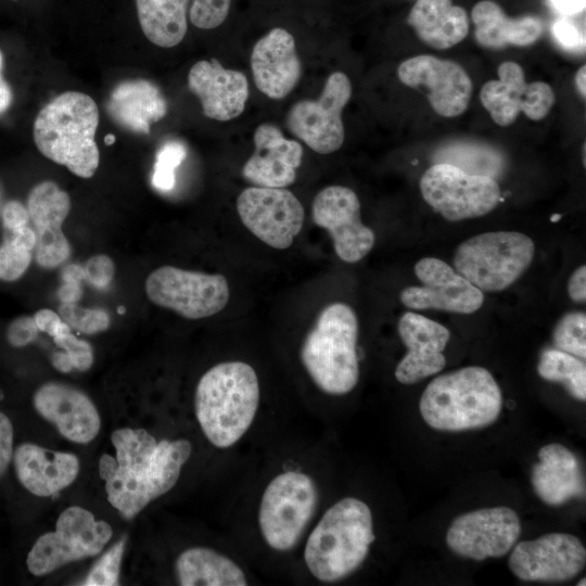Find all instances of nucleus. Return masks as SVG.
Masks as SVG:
<instances>
[{"mask_svg": "<svg viewBox=\"0 0 586 586\" xmlns=\"http://www.w3.org/2000/svg\"><path fill=\"white\" fill-rule=\"evenodd\" d=\"M111 442L115 457L101 456L99 474L109 502L127 520L176 485L192 453L188 440L156 441L144 429H117Z\"/></svg>", "mask_w": 586, "mask_h": 586, "instance_id": "1", "label": "nucleus"}, {"mask_svg": "<svg viewBox=\"0 0 586 586\" xmlns=\"http://www.w3.org/2000/svg\"><path fill=\"white\" fill-rule=\"evenodd\" d=\"M258 405V378L244 361L213 366L195 388L196 419L205 437L218 448L234 445L246 433Z\"/></svg>", "mask_w": 586, "mask_h": 586, "instance_id": "2", "label": "nucleus"}, {"mask_svg": "<svg viewBox=\"0 0 586 586\" xmlns=\"http://www.w3.org/2000/svg\"><path fill=\"white\" fill-rule=\"evenodd\" d=\"M98 125L99 110L91 97L78 91L63 92L38 113L34 141L47 158L80 178H91L100 161L94 140Z\"/></svg>", "mask_w": 586, "mask_h": 586, "instance_id": "3", "label": "nucleus"}, {"mask_svg": "<svg viewBox=\"0 0 586 586\" xmlns=\"http://www.w3.org/2000/svg\"><path fill=\"white\" fill-rule=\"evenodd\" d=\"M374 538L368 505L345 497L324 512L310 533L304 550L306 566L320 582L343 579L364 563Z\"/></svg>", "mask_w": 586, "mask_h": 586, "instance_id": "4", "label": "nucleus"}, {"mask_svg": "<svg viewBox=\"0 0 586 586\" xmlns=\"http://www.w3.org/2000/svg\"><path fill=\"white\" fill-rule=\"evenodd\" d=\"M501 408L500 387L492 373L479 366L436 377L419 403L423 420L435 430L448 432L489 425L497 420Z\"/></svg>", "mask_w": 586, "mask_h": 586, "instance_id": "5", "label": "nucleus"}, {"mask_svg": "<svg viewBox=\"0 0 586 586\" xmlns=\"http://www.w3.org/2000/svg\"><path fill=\"white\" fill-rule=\"evenodd\" d=\"M358 321L344 303L326 306L301 347V360L313 382L330 395L349 393L359 379Z\"/></svg>", "mask_w": 586, "mask_h": 586, "instance_id": "6", "label": "nucleus"}, {"mask_svg": "<svg viewBox=\"0 0 586 586\" xmlns=\"http://www.w3.org/2000/svg\"><path fill=\"white\" fill-rule=\"evenodd\" d=\"M533 240L522 232L491 231L463 241L454 257L455 270L486 292L509 288L528 268Z\"/></svg>", "mask_w": 586, "mask_h": 586, "instance_id": "7", "label": "nucleus"}, {"mask_svg": "<svg viewBox=\"0 0 586 586\" xmlns=\"http://www.w3.org/2000/svg\"><path fill=\"white\" fill-rule=\"evenodd\" d=\"M318 489L306 473L286 471L275 476L265 488L258 524L266 544L278 551L292 549L315 514Z\"/></svg>", "mask_w": 586, "mask_h": 586, "instance_id": "8", "label": "nucleus"}, {"mask_svg": "<svg viewBox=\"0 0 586 586\" xmlns=\"http://www.w3.org/2000/svg\"><path fill=\"white\" fill-rule=\"evenodd\" d=\"M109 523L95 520L92 512L78 506L66 508L58 518L55 531L37 538L26 564L35 576L85 558L99 555L112 538Z\"/></svg>", "mask_w": 586, "mask_h": 586, "instance_id": "9", "label": "nucleus"}, {"mask_svg": "<svg viewBox=\"0 0 586 586\" xmlns=\"http://www.w3.org/2000/svg\"><path fill=\"white\" fill-rule=\"evenodd\" d=\"M145 293L155 305L187 319H202L221 311L230 296L227 279L220 273L162 266L145 280Z\"/></svg>", "mask_w": 586, "mask_h": 586, "instance_id": "10", "label": "nucleus"}, {"mask_svg": "<svg viewBox=\"0 0 586 586\" xmlns=\"http://www.w3.org/2000/svg\"><path fill=\"white\" fill-rule=\"evenodd\" d=\"M420 190L424 201L449 221L486 215L500 200L495 179L468 174L447 163H435L426 169Z\"/></svg>", "mask_w": 586, "mask_h": 586, "instance_id": "11", "label": "nucleus"}, {"mask_svg": "<svg viewBox=\"0 0 586 586\" xmlns=\"http://www.w3.org/2000/svg\"><path fill=\"white\" fill-rule=\"evenodd\" d=\"M352 95V85L342 72L332 73L317 100H301L288 112V129L320 154L337 151L344 142L342 111Z\"/></svg>", "mask_w": 586, "mask_h": 586, "instance_id": "12", "label": "nucleus"}, {"mask_svg": "<svg viewBox=\"0 0 586 586\" xmlns=\"http://www.w3.org/2000/svg\"><path fill=\"white\" fill-rule=\"evenodd\" d=\"M237 211L257 239L277 250L292 245L305 217L300 200L284 188L250 187L238 196Z\"/></svg>", "mask_w": 586, "mask_h": 586, "instance_id": "13", "label": "nucleus"}, {"mask_svg": "<svg viewBox=\"0 0 586 586\" xmlns=\"http://www.w3.org/2000/svg\"><path fill=\"white\" fill-rule=\"evenodd\" d=\"M520 534L521 523L515 511L493 507L457 517L447 531L446 543L455 553L482 561L507 555Z\"/></svg>", "mask_w": 586, "mask_h": 586, "instance_id": "14", "label": "nucleus"}, {"mask_svg": "<svg viewBox=\"0 0 586 586\" xmlns=\"http://www.w3.org/2000/svg\"><path fill=\"white\" fill-rule=\"evenodd\" d=\"M314 222L326 229L336 255L346 263H356L373 247L375 235L360 219L357 194L343 186H329L313 201Z\"/></svg>", "mask_w": 586, "mask_h": 586, "instance_id": "15", "label": "nucleus"}, {"mask_svg": "<svg viewBox=\"0 0 586 586\" xmlns=\"http://www.w3.org/2000/svg\"><path fill=\"white\" fill-rule=\"evenodd\" d=\"M498 80H489L480 91V100L493 120L507 127L520 112L532 120L547 116L555 103L552 88L545 81H525L524 72L515 62L499 65Z\"/></svg>", "mask_w": 586, "mask_h": 586, "instance_id": "16", "label": "nucleus"}, {"mask_svg": "<svg viewBox=\"0 0 586 586\" xmlns=\"http://www.w3.org/2000/svg\"><path fill=\"white\" fill-rule=\"evenodd\" d=\"M415 273L422 286H408L400 292V302L407 308H432L467 315L475 313L483 305V291L442 259L421 258L415 265Z\"/></svg>", "mask_w": 586, "mask_h": 586, "instance_id": "17", "label": "nucleus"}, {"mask_svg": "<svg viewBox=\"0 0 586 586\" xmlns=\"http://www.w3.org/2000/svg\"><path fill=\"white\" fill-rule=\"evenodd\" d=\"M508 563L511 572L522 581L562 582L584 569L586 550L574 535L550 533L519 543Z\"/></svg>", "mask_w": 586, "mask_h": 586, "instance_id": "18", "label": "nucleus"}, {"mask_svg": "<svg viewBox=\"0 0 586 586\" xmlns=\"http://www.w3.org/2000/svg\"><path fill=\"white\" fill-rule=\"evenodd\" d=\"M397 75L404 85L425 90L432 109L443 117L459 116L468 109L472 81L454 61L416 55L400 63Z\"/></svg>", "mask_w": 586, "mask_h": 586, "instance_id": "19", "label": "nucleus"}, {"mask_svg": "<svg viewBox=\"0 0 586 586\" xmlns=\"http://www.w3.org/2000/svg\"><path fill=\"white\" fill-rule=\"evenodd\" d=\"M36 235L35 257L42 268H55L71 254L62 224L71 209V199L53 181H42L29 192L26 205Z\"/></svg>", "mask_w": 586, "mask_h": 586, "instance_id": "20", "label": "nucleus"}, {"mask_svg": "<svg viewBox=\"0 0 586 586\" xmlns=\"http://www.w3.org/2000/svg\"><path fill=\"white\" fill-rule=\"evenodd\" d=\"M33 404L44 420L73 443L87 444L100 431L101 419L97 407L86 393L73 385L46 382L36 390Z\"/></svg>", "mask_w": 586, "mask_h": 586, "instance_id": "21", "label": "nucleus"}, {"mask_svg": "<svg viewBox=\"0 0 586 586\" xmlns=\"http://www.w3.org/2000/svg\"><path fill=\"white\" fill-rule=\"evenodd\" d=\"M397 330L407 348L395 369L398 382L413 384L443 370L446 364L443 353L450 337L446 327L407 311L399 318Z\"/></svg>", "mask_w": 586, "mask_h": 586, "instance_id": "22", "label": "nucleus"}, {"mask_svg": "<svg viewBox=\"0 0 586 586\" xmlns=\"http://www.w3.org/2000/svg\"><path fill=\"white\" fill-rule=\"evenodd\" d=\"M188 87L200 99L203 114L219 122L241 115L249 99L246 76L216 59L196 62L189 71Z\"/></svg>", "mask_w": 586, "mask_h": 586, "instance_id": "23", "label": "nucleus"}, {"mask_svg": "<svg viewBox=\"0 0 586 586\" xmlns=\"http://www.w3.org/2000/svg\"><path fill=\"white\" fill-rule=\"evenodd\" d=\"M251 68L262 93L273 100L285 98L302 76L294 37L284 28L271 29L255 43Z\"/></svg>", "mask_w": 586, "mask_h": 586, "instance_id": "24", "label": "nucleus"}, {"mask_svg": "<svg viewBox=\"0 0 586 586\" xmlns=\"http://www.w3.org/2000/svg\"><path fill=\"white\" fill-rule=\"evenodd\" d=\"M255 150L242 168L243 177L257 187L285 188L296 178L303 158V148L286 139L271 124L257 126L254 132Z\"/></svg>", "mask_w": 586, "mask_h": 586, "instance_id": "25", "label": "nucleus"}, {"mask_svg": "<svg viewBox=\"0 0 586 586\" xmlns=\"http://www.w3.org/2000/svg\"><path fill=\"white\" fill-rule=\"evenodd\" d=\"M20 483L33 495L48 497L69 486L79 472V460L71 453L23 443L13 450Z\"/></svg>", "mask_w": 586, "mask_h": 586, "instance_id": "26", "label": "nucleus"}, {"mask_svg": "<svg viewBox=\"0 0 586 586\" xmlns=\"http://www.w3.org/2000/svg\"><path fill=\"white\" fill-rule=\"evenodd\" d=\"M531 472L536 495L549 506L585 496V479L577 457L558 443L543 446Z\"/></svg>", "mask_w": 586, "mask_h": 586, "instance_id": "27", "label": "nucleus"}, {"mask_svg": "<svg viewBox=\"0 0 586 586\" xmlns=\"http://www.w3.org/2000/svg\"><path fill=\"white\" fill-rule=\"evenodd\" d=\"M107 113L120 126L140 133H149L151 125L167 113V103L158 87L145 79H129L111 92Z\"/></svg>", "mask_w": 586, "mask_h": 586, "instance_id": "28", "label": "nucleus"}, {"mask_svg": "<svg viewBox=\"0 0 586 586\" xmlns=\"http://www.w3.org/2000/svg\"><path fill=\"white\" fill-rule=\"evenodd\" d=\"M475 25L477 43L486 49L500 50L507 46L525 47L533 44L543 34V21L526 15L508 17L502 9L492 0L477 2L471 12Z\"/></svg>", "mask_w": 586, "mask_h": 586, "instance_id": "29", "label": "nucleus"}, {"mask_svg": "<svg viewBox=\"0 0 586 586\" xmlns=\"http://www.w3.org/2000/svg\"><path fill=\"white\" fill-rule=\"evenodd\" d=\"M407 22L420 40L435 49L456 46L469 31L466 10L451 0H417Z\"/></svg>", "mask_w": 586, "mask_h": 586, "instance_id": "30", "label": "nucleus"}, {"mask_svg": "<svg viewBox=\"0 0 586 586\" xmlns=\"http://www.w3.org/2000/svg\"><path fill=\"white\" fill-rule=\"evenodd\" d=\"M181 586H245L243 570L227 556L206 547L182 551L175 564Z\"/></svg>", "mask_w": 586, "mask_h": 586, "instance_id": "31", "label": "nucleus"}, {"mask_svg": "<svg viewBox=\"0 0 586 586\" xmlns=\"http://www.w3.org/2000/svg\"><path fill=\"white\" fill-rule=\"evenodd\" d=\"M189 3L190 0H135L144 36L162 48L180 43L188 29Z\"/></svg>", "mask_w": 586, "mask_h": 586, "instance_id": "32", "label": "nucleus"}, {"mask_svg": "<svg viewBox=\"0 0 586 586\" xmlns=\"http://www.w3.org/2000/svg\"><path fill=\"white\" fill-rule=\"evenodd\" d=\"M433 160L435 163L451 164L471 175L493 179L499 177L505 167L500 152L486 144L474 142H453L443 145L435 152Z\"/></svg>", "mask_w": 586, "mask_h": 586, "instance_id": "33", "label": "nucleus"}, {"mask_svg": "<svg viewBox=\"0 0 586 586\" xmlns=\"http://www.w3.org/2000/svg\"><path fill=\"white\" fill-rule=\"evenodd\" d=\"M537 372L547 381L562 383L574 398L586 399V366L578 357L557 348L545 349Z\"/></svg>", "mask_w": 586, "mask_h": 586, "instance_id": "34", "label": "nucleus"}, {"mask_svg": "<svg viewBox=\"0 0 586 586\" xmlns=\"http://www.w3.org/2000/svg\"><path fill=\"white\" fill-rule=\"evenodd\" d=\"M36 245V235L31 227L25 226L14 231H3L0 245V280L20 279L31 262V251Z\"/></svg>", "mask_w": 586, "mask_h": 586, "instance_id": "35", "label": "nucleus"}, {"mask_svg": "<svg viewBox=\"0 0 586 586\" xmlns=\"http://www.w3.org/2000/svg\"><path fill=\"white\" fill-rule=\"evenodd\" d=\"M552 341L557 349L579 359L586 358V315L575 311L564 315L556 324Z\"/></svg>", "mask_w": 586, "mask_h": 586, "instance_id": "36", "label": "nucleus"}, {"mask_svg": "<svg viewBox=\"0 0 586 586\" xmlns=\"http://www.w3.org/2000/svg\"><path fill=\"white\" fill-rule=\"evenodd\" d=\"M187 156V148L180 141L165 142L157 151L151 182L158 191H170L176 182L175 170Z\"/></svg>", "mask_w": 586, "mask_h": 586, "instance_id": "37", "label": "nucleus"}, {"mask_svg": "<svg viewBox=\"0 0 586 586\" xmlns=\"http://www.w3.org/2000/svg\"><path fill=\"white\" fill-rule=\"evenodd\" d=\"M58 314L71 329L88 335L104 332L111 323L106 310L84 308L76 303H61Z\"/></svg>", "mask_w": 586, "mask_h": 586, "instance_id": "38", "label": "nucleus"}, {"mask_svg": "<svg viewBox=\"0 0 586 586\" xmlns=\"http://www.w3.org/2000/svg\"><path fill=\"white\" fill-rule=\"evenodd\" d=\"M126 538L122 537L114 544L91 568L85 579L84 586H113L118 585L119 572L125 551Z\"/></svg>", "mask_w": 586, "mask_h": 586, "instance_id": "39", "label": "nucleus"}, {"mask_svg": "<svg viewBox=\"0 0 586 586\" xmlns=\"http://www.w3.org/2000/svg\"><path fill=\"white\" fill-rule=\"evenodd\" d=\"M58 347L69 357L74 369L87 371L93 364V349L90 343L75 336L64 322L60 331L52 337Z\"/></svg>", "mask_w": 586, "mask_h": 586, "instance_id": "40", "label": "nucleus"}, {"mask_svg": "<svg viewBox=\"0 0 586 586\" xmlns=\"http://www.w3.org/2000/svg\"><path fill=\"white\" fill-rule=\"evenodd\" d=\"M231 0H192L190 22L201 29H214L227 18Z\"/></svg>", "mask_w": 586, "mask_h": 586, "instance_id": "41", "label": "nucleus"}, {"mask_svg": "<svg viewBox=\"0 0 586 586\" xmlns=\"http://www.w3.org/2000/svg\"><path fill=\"white\" fill-rule=\"evenodd\" d=\"M85 279L98 289H105L114 278L115 266L112 258L104 254L91 256L84 265Z\"/></svg>", "mask_w": 586, "mask_h": 586, "instance_id": "42", "label": "nucleus"}, {"mask_svg": "<svg viewBox=\"0 0 586 586\" xmlns=\"http://www.w3.org/2000/svg\"><path fill=\"white\" fill-rule=\"evenodd\" d=\"M38 328L34 316H18L7 328V340L13 347H24L38 336Z\"/></svg>", "mask_w": 586, "mask_h": 586, "instance_id": "43", "label": "nucleus"}, {"mask_svg": "<svg viewBox=\"0 0 586 586\" xmlns=\"http://www.w3.org/2000/svg\"><path fill=\"white\" fill-rule=\"evenodd\" d=\"M63 283L58 290V297L62 303H76L82 295L81 281L85 279L84 267L67 265L62 270Z\"/></svg>", "mask_w": 586, "mask_h": 586, "instance_id": "44", "label": "nucleus"}, {"mask_svg": "<svg viewBox=\"0 0 586 586\" xmlns=\"http://www.w3.org/2000/svg\"><path fill=\"white\" fill-rule=\"evenodd\" d=\"M29 225V214L25 205L16 200L8 201L2 208L3 231L18 230Z\"/></svg>", "mask_w": 586, "mask_h": 586, "instance_id": "45", "label": "nucleus"}, {"mask_svg": "<svg viewBox=\"0 0 586 586\" xmlns=\"http://www.w3.org/2000/svg\"><path fill=\"white\" fill-rule=\"evenodd\" d=\"M13 457V425L0 411V479L8 470Z\"/></svg>", "mask_w": 586, "mask_h": 586, "instance_id": "46", "label": "nucleus"}, {"mask_svg": "<svg viewBox=\"0 0 586 586\" xmlns=\"http://www.w3.org/2000/svg\"><path fill=\"white\" fill-rule=\"evenodd\" d=\"M552 31L556 39L565 48L572 49L582 44V35L576 26L566 18L557 21Z\"/></svg>", "mask_w": 586, "mask_h": 586, "instance_id": "47", "label": "nucleus"}, {"mask_svg": "<svg viewBox=\"0 0 586 586\" xmlns=\"http://www.w3.org/2000/svg\"><path fill=\"white\" fill-rule=\"evenodd\" d=\"M34 319L40 332H44L51 337L55 336L64 321L60 315L52 309L43 308L35 313Z\"/></svg>", "mask_w": 586, "mask_h": 586, "instance_id": "48", "label": "nucleus"}, {"mask_svg": "<svg viewBox=\"0 0 586 586\" xmlns=\"http://www.w3.org/2000/svg\"><path fill=\"white\" fill-rule=\"evenodd\" d=\"M568 293L572 301L584 303L586 300V267L579 266L570 277Z\"/></svg>", "mask_w": 586, "mask_h": 586, "instance_id": "49", "label": "nucleus"}, {"mask_svg": "<svg viewBox=\"0 0 586 586\" xmlns=\"http://www.w3.org/2000/svg\"><path fill=\"white\" fill-rule=\"evenodd\" d=\"M4 66V58L0 50V115L5 113L13 102V92L2 72Z\"/></svg>", "mask_w": 586, "mask_h": 586, "instance_id": "50", "label": "nucleus"}, {"mask_svg": "<svg viewBox=\"0 0 586 586\" xmlns=\"http://www.w3.org/2000/svg\"><path fill=\"white\" fill-rule=\"evenodd\" d=\"M553 7L561 13L575 14L584 10L585 0H551Z\"/></svg>", "mask_w": 586, "mask_h": 586, "instance_id": "51", "label": "nucleus"}, {"mask_svg": "<svg viewBox=\"0 0 586 586\" xmlns=\"http://www.w3.org/2000/svg\"><path fill=\"white\" fill-rule=\"evenodd\" d=\"M52 366L61 372H71L74 367L67 354L64 351H56L51 355Z\"/></svg>", "mask_w": 586, "mask_h": 586, "instance_id": "52", "label": "nucleus"}, {"mask_svg": "<svg viewBox=\"0 0 586 586\" xmlns=\"http://www.w3.org/2000/svg\"><path fill=\"white\" fill-rule=\"evenodd\" d=\"M575 85L578 92L585 98L586 95V66L583 65L575 74Z\"/></svg>", "mask_w": 586, "mask_h": 586, "instance_id": "53", "label": "nucleus"}, {"mask_svg": "<svg viewBox=\"0 0 586 586\" xmlns=\"http://www.w3.org/2000/svg\"><path fill=\"white\" fill-rule=\"evenodd\" d=\"M116 140V137L113 135V133H107L105 137H104V143L106 145H112Z\"/></svg>", "mask_w": 586, "mask_h": 586, "instance_id": "54", "label": "nucleus"}, {"mask_svg": "<svg viewBox=\"0 0 586 586\" xmlns=\"http://www.w3.org/2000/svg\"><path fill=\"white\" fill-rule=\"evenodd\" d=\"M125 310H126V309H125L124 306H119V307L117 308L118 314H124Z\"/></svg>", "mask_w": 586, "mask_h": 586, "instance_id": "55", "label": "nucleus"}, {"mask_svg": "<svg viewBox=\"0 0 586 586\" xmlns=\"http://www.w3.org/2000/svg\"><path fill=\"white\" fill-rule=\"evenodd\" d=\"M577 585H578V586H581V585L585 586V585H586V583H585V577H584Z\"/></svg>", "mask_w": 586, "mask_h": 586, "instance_id": "56", "label": "nucleus"}]
</instances>
